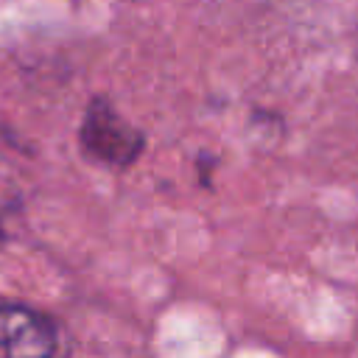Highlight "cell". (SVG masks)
Masks as SVG:
<instances>
[{"instance_id":"6da1fadb","label":"cell","mask_w":358,"mask_h":358,"mask_svg":"<svg viewBox=\"0 0 358 358\" xmlns=\"http://www.w3.org/2000/svg\"><path fill=\"white\" fill-rule=\"evenodd\" d=\"M143 145V134L131 129L103 98H95L87 106L81 123V148L92 159L106 162L112 168H126L140 157Z\"/></svg>"},{"instance_id":"7a4b0ae2","label":"cell","mask_w":358,"mask_h":358,"mask_svg":"<svg viewBox=\"0 0 358 358\" xmlns=\"http://www.w3.org/2000/svg\"><path fill=\"white\" fill-rule=\"evenodd\" d=\"M53 350L56 330L42 313L25 305H0V358L50 355Z\"/></svg>"}]
</instances>
